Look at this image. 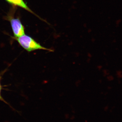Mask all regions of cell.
Masks as SVG:
<instances>
[{"label":"cell","mask_w":122,"mask_h":122,"mask_svg":"<svg viewBox=\"0 0 122 122\" xmlns=\"http://www.w3.org/2000/svg\"><path fill=\"white\" fill-rule=\"evenodd\" d=\"M22 48L29 52L42 50L52 52L53 51L42 46L33 38L25 34L18 37H13Z\"/></svg>","instance_id":"obj_1"},{"label":"cell","mask_w":122,"mask_h":122,"mask_svg":"<svg viewBox=\"0 0 122 122\" xmlns=\"http://www.w3.org/2000/svg\"><path fill=\"white\" fill-rule=\"evenodd\" d=\"M10 22L14 37H18L25 34V28L20 19L18 18L10 17Z\"/></svg>","instance_id":"obj_2"},{"label":"cell","mask_w":122,"mask_h":122,"mask_svg":"<svg viewBox=\"0 0 122 122\" xmlns=\"http://www.w3.org/2000/svg\"><path fill=\"white\" fill-rule=\"evenodd\" d=\"M5 0L9 4L14 6H17V7L22 8L24 10L28 11L30 13L33 14L34 15H36L40 19H41V20H44L41 19V18L38 16L37 15L35 14L31 10H30L26 4V3L24 1V0Z\"/></svg>","instance_id":"obj_3"},{"label":"cell","mask_w":122,"mask_h":122,"mask_svg":"<svg viewBox=\"0 0 122 122\" xmlns=\"http://www.w3.org/2000/svg\"><path fill=\"white\" fill-rule=\"evenodd\" d=\"M5 71H4V72H3V73L0 74V100L2 101V102H4L5 103H6V104H7V105H8L10 107H11V108H12V109L14 110V109H13V107H11V106H10V105L8 103L6 102V101H5V100L4 99V98L2 97V96H1V90H2V86H1V78H2V75L3 74V73H4Z\"/></svg>","instance_id":"obj_4"}]
</instances>
